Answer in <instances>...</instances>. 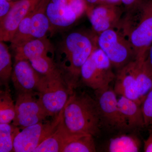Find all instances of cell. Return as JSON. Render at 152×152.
<instances>
[{
  "mask_svg": "<svg viewBox=\"0 0 152 152\" xmlns=\"http://www.w3.org/2000/svg\"><path fill=\"white\" fill-rule=\"evenodd\" d=\"M58 127L66 137L99 135L102 125L96 99L86 93H73L62 110Z\"/></svg>",
  "mask_w": 152,
  "mask_h": 152,
  "instance_id": "cell-1",
  "label": "cell"
},
{
  "mask_svg": "<svg viewBox=\"0 0 152 152\" xmlns=\"http://www.w3.org/2000/svg\"><path fill=\"white\" fill-rule=\"evenodd\" d=\"M97 38L91 34L76 31L68 34L58 45L56 64L73 89L80 78L82 66L99 48Z\"/></svg>",
  "mask_w": 152,
  "mask_h": 152,
  "instance_id": "cell-2",
  "label": "cell"
},
{
  "mask_svg": "<svg viewBox=\"0 0 152 152\" xmlns=\"http://www.w3.org/2000/svg\"><path fill=\"white\" fill-rule=\"evenodd\" d=\"M118 28L132 47L136 58L145 56L152 45V0L127 9Z\"/></svg>",
  "mask_w": 152,
  "mask_h": 152,
  "instance_id": "cell-3",
  "label": "cell"
},
{
  "mask_svg": "<svg viewBox=\"0 0 152 152\" xmlns=\"http://www.w3.org/2000/svg\"><path fill=\"white\" fill-rule=\"evenodd\" d=\"M36 92L39 101L49 117L57 116L73 93L59 69L42 75Z\"/></svg>",
  "mask_w": 152,
  "mask_h": 152,
  "instance_id": "cell-4",
  "label": "cell"
},
{
  "mask_svg": "<svg viewBox=\"0 0 152 152\" xmlns=\"http://www.w3.org/2000/svg\"><path fill=\"white\" fill-rule=\"evenodd\" d=\"M113 68L108 58L98 48L82 66L80 78L86 86L95 91L104 88L115 79Z\"/></svg>",
  "mask_w": 152,
  "mask_h": 152,
  "instance_id": "cell-5",
  "label": "cell"
},
{
  "mask_svg": "<svg viewBox=\"0 0 152 152\" xmlns=\"http://www.w3.org/2000/svg\"><path fill=\"white\" fill-rule=\"evenodd\" d=\"M97 43L117 71L136 58L132 47L119 30L110 29L99 34Z\"/></svg>",
  "mask_w": 152,
  "mask_h": 152,
  "instance_id": "cell-6",
  "label": "cell"
},
{
  "mask_svg": "<svg viewBox=\"0 0 152 152\" xmlns=\"http://www.w3.org/2000/svg\"><path fill=\"white\" fill-rule=\"evenodd\" d=\"M102 127L121 132L129 130L118 106L117 94L110 86L95 91Z\"/></svg>",
  "mask_w": 152,
  "mask_h": 152,
  "instance_id": "cell-7",
  "label": "cell"
},
{
  "mask_svg": "<svg viewBox=\"0 0 152 152\" xmlns=\"http://www.w3.org/2000/svg\"><path fill=\"white\" fill-rule=\"evenodd\" d=\"M36 95V91L18 93L12 121L14 126L23 129L44 121L49 117Z\"/></svg>",
  "mask_w": 152,
  "mask_h": 152,
  "instance_id": "cell-8",
  "label": "cell"
},
{
  "mask_svg": "<svg viewBox=\"0 0 152 152\" xmlns=\"http://www.w3.org/2000/svg\"><path fill=\"white\" fill-rule=\"evenodd\" d=\"M61 111L51 121L41 122L19 131L14 139L13 151L33 152L41 142L56 130L61 120Z\"/></svg>",
  "mask_w": 152,
  "mask_h": 152,
  "instance_id": "cell-9",
  "label": "cell"
},
{
  "mask_svg": "<svg viewBox=\"0 0 152 152\" xmlns=\"http://www.w3.org/2000/svg\"><path fill=\"white\" fill-rule=\"evenodd\" d=\"M86 12L93 30L99 34L106 30L118 28L122 18L121 9L108 3L88 7Z\"/></svg>",
  "mask_w": 152,
  "mask_h": 152,
  "instance_id": "cell-10",
  "label": "cell"
},
{
  "mask_svg": "<svg viewBox=\"0 0 152 152\" xmlns=\"http://www.w3.org/2000/svg\"><path fill=\"white\" fill-rule=\"evenodd\" d=\"M41 0H18L5 18L0 22V41L10 42L19 24L34 10Z\"/></svg>",
  "mask_w": 152,
  "mask_h": 152,
  "instance_id": "cell-11",
  "label": "cell"
},
{
  "mask_svg": "<svg viewBox=\"0 0 152 152\" xmlns=\"http://www.w3.org/2000/svg\"><path fill=\"white\" fill-rule=\"evenodd\" d=\"M136 59L117 71L114 90L117 95L124 96L142 105L136 80Z\"/></svg>",
  "mask_w": 152,
  "mask_h": 152,
  "instance_id": "cell-12",
  "label": "cell"
},
{
  "mask_svg": "<svg viewBox=\"0 0 152 152\" xmlns=\"http://www.w3.org/2000/svg\"><path fill=\"white\" fill-rule=\"evenodd\" d=\"M42 75L33 67L28 60L15 61L12 73V81L18 93L35 91Z\"/></svg>",
  "mask_w": 152,
  "mask_h": 152,
  "instance_id": "cell-13",
  "label": "cell"
},
{
  "mask_svg": "<svg viewBox=\"0 0 152 152\" xmlns=\"http://www.w3.org/2000/svg\"><path fill=\"white\" fill-rule=\"evenodd\" d=\"M15 61L28 60L42 56H53L55 49L48 39L46 37L35 39L13 49Z\"/></svg>",
  "mask_w": 152,
  "mask_h": 152,
  "instance_id": "cell-14",
  "label": "cell"
},
{
  "mask_svg": "<svg viewBox=\"0 0 152 152\" xmlns=\"http://www.w3.org/2000/svg\"><path fill=\"white\" fill-rule=\"evenodd\" d=\"M118 103L129 130L145 128L141 105L124 96H120Z\"/></svg>",
  "mask_w": 152,
  "mask_h": 152,
  "instance_id": "cell-15",
  "label": "cell"
},
{
  "mask_svg": "<svg viewBox=\"0 0 152 152\" xmlns=\"http://www.w3.org/2000/svg\"><path fill=\"white\" fill-rule=\"evenodd\" d=\"M46 14L50 23V31L53 28L60 29L69 27L78 19L68 6L64 8H59L51 1L47 6Z\"/></svg>",
  "mask_w": 152,
  "mask_h": 152,
  "instance_id": "cell-16",
  "label": "cell"
},
{
  "mask_svg": "<svg viewBox=\"0 0 152 152\" xmlns=\"http://www.w3.org/2000/svg\"><path fill=\"white\" fill-rule=\"evenodd\" d=\"M51 0H41L33 11L31 18V32L33 39L46 37L50 31V23L46 14L48 4Z\"/></svg>",
  "mask_w": 152,
  "mask_h": 152,
  "instance_id": "cell-17",
  "label": "cell"
},
{
  "mask_svg": "<svg viewBox=\"0 0 152 152\" xmlns=\"http://www.w3.org/2000/svg\"><path fill=\"white\" fill-rule=\"evenodd\" d=\"M141 145L140 140L135 134H121L110 139L104 150L109 152H139Z\"/></svg>",
  "mask_w": 152,
  "mask_h": 152,
  "instance_id": "cell-18",
  "label": "cell"
},
{
  "mask_svg": "<svg viewBox=\"0 0 152 152\" xmlns=\"http://www.w3.org/2000/svg\"><path fill=\"white\" fill-rule=\"evenodd\" d=\"M146 57V56L136 58L137 86L142 102L152 89V68Z\"/></svg>",
  "mask_w": 152,
  "mask_h": 152,
  "instance_id": "cell-19",
  "label": "cell"
},
{
  "mask_svg": "<svg viewBox=\"0 0 152 152\" xmlns=\"http://www.w3.org/2000/svg\"><path fill=\"white\" fill-rule=\"evenodd\" d=\"M94 137L90 134L67 137L65 140L61 152L96 151Z\"/></svg>",
  "mask_w": 152,
  "mask_h": 152,
  "instance_id": "cell-20",
  "label": "cell"
},
{
  "mask_svg": "<svg viewBox=\"0 0 152 152\" xmlns=\"http://www.w3.org/2000/svg\"><path fill=\"white\" fill-rule=\"evenodd\" d=\"M13 72L11 55L7 46L0 41V84L10 89L9 82Z\"/></svg>",
  "mask_w": 152,
  "mask_h": 152,
  "instance_id": "cell-21",
  "label": "cell"
},
{
  "mask_svg": "<svg viewBox=\"0 0 152 152\" xmlns=\"http://www.w3.org/2000/svg\"><path fill=\"white\" fill-rule=\"evenodd\" d=\"M15 115V104L10 89L0 91V124H10Z\"/></svg>",
  "mask_w": 152,
  "mask_h": 152,
  "instance_id": "cell-22",
  "label": "cell"
},
{
  "mask_svg": "<svg viewBox=\"0 0 152 152\" xmlns=\"http://www.w3.org/2000/svg\"><path fill=\"white\" fill-rule=\"evenodd\" d=\"M66 138V136L57 127L56 130L41 142L33 152H61Z\"/></svg>",
  "mask_w": 152,
  "mask_h": 152,
  "instance_id": "cell-23",
  "label": "cell"
},
{
  "mask_svg": "<svg viewBox=\"0 0 152 152\" xmlns=\"http://www.w3.org/2000/svg\"><path fill=\"white\" fill-rule=\"evenodd\" d=\"M33 12L27 16L19 24L10 41L12 49L34 39L31 32V18Z\"/></svg>",
  "mask_w": 152,
  "mask_h": 152,
  "instance_id": "cell-24",
  "label": "cell"
},
{
  "mask_svg": "<svg viewBox=\"0 0 152 152\" xmlns=\"http://www.w3.org/2000/svg\"><path fill=\"white\" fill-rule=\"evenodd\" d=\"M19 128L10 124H0V152L13 151L15 137Z\"/></svg>",
  "mask_w": 152,
  "mask_h": 152,
  "instance_id": "cell-25",
  "label": "cell"
},
{
  "mask_svg": "<svg viewBox=\"0 0 152 152\" xmlns=\"http://www.w3.org/2000/svg\"><path fill=\"white\" fill-rule=\"evenodd\" d=\"M29 61L34 69L42 75L51 73L58 69L51 56H42Z\"/></svg>",
  "mask_w": 152,
  "mask_h": 152,
  "instance_id": "cell-26",
  "label": "cell"
},
{
  "mask_svg": "<svg viewBox=\"0 0 152 152\" xmlns=\"http://www.w3.org/2000/svg\"><path fill=\"white\" fill-rule=\"evenodd\" d=\"M141 106L145 126L148 127L152 125V89L144 99Z\"/></svg>",
  "mask_w": 152,
  "mask_h": 152,
  "instance_id": "cell-27",
  "label": "cell"
},
{
  "mask_svg": "<svg viewBox=\"0 0 152 152\" xmlns=\"http://www.w3.org/2000/svg\"><path fill=\"white\" fill-rule=\"evenodd\" d=\"M67 6L75 12L78 18L86 12L88 8L86 0H67Z\"/></svg>",
  "mask_w": 152,
  "mask_h": 152,
  "instance_id": "cell-28",
  "label": "cell"
},
{
  "mask_svg": "<svg viewBox=\"0 0 152 152\" xmlns=\"http://www.w3.org/2000/svg\"><path fill=\"white\" fill-rule=\"evenodd\" d=\"M16 1L0 0V22L2 21L9 13Z\"/></svg>",
  "mask_w": 152,
  "mask_h": 152,
  "instance_id": "cell-29",
  "label": "cell"
},
{
  "mask_svg": "<svg viewBox=\"0 0 152 152\" xmlns=\"http://www.w3.org/2000/svg\"><path fill=\"white\" fill-rule=\"evenodd\" d=\"M148 127V137L144 141V151L145 152H152V125Z\"/></svg>",
  "mask_w": 152,
  "mask_h": 152,
  "instance_id": "cell-30",
  "label": "cell"
},
{
  "mask_svg": "<svg viewBox=\"0 0 152 152\" xmlns=\"http://www.w3.org/2000/svg\"><path fill=\"white\" fill-rule=\"evenodd\" d=\"M127 9L130 8L140 2L142 0H121Z\"/></svg>",
  "mask_w": 152,
  "mask_h": 152,
  "instance_id": "cell-31",
  "label": "cell"
},
{
  "mask_svg": "<svg viewBox=\"0 0 152 152\" xmlns=\"http://www.w3.org/2000/svg\"><path fill=\"white\" fill-rule=\"evenodd\" d=\"M51 1L59 8H65L67 6V0H51Z\"/></svg>",
  "mask_w": 152,
  "mask_h": 152,
  "instance_id": "cell-32",
  "label": "cell"
},
{
  "mask_svg": "<svg viewBox=\"0 0 152 152\" xmlns=\"http://www.w3.org/2000/svg\"><path fill=\"white\" fill-rule=\"evenodd\" d=\"M146 59L152 68V45L149 48L147 51Z\"/></svg>",
  "mask_w": 152,
  "mask_h": 152,
  "instance_id": "cell-33",
  "label": "cell"
},
{
  "mask_svg": "<svg viewBox=\"0 0 152 152\" xmlns=\"http://www.w3.org/2000/svg\"><path fill=\"white\" fill-rule=\"evenodd\" d=\"M86 1L88 6H89V5H91V6H89V7L94 6V5H98L99 4V0H86Z\"/></svg>",
  "mask_w": 152,
  "mask_h": 152,
  "instance_id": "cell-34",
  "label": "cell"
},
{
  "mask_svg": "<svg viewBox=\"0 0 152 152\" xmlns=\"http://www.w3.org/2000/svg\"><path fill=\"white\" fill-rule=\"evenodd\" d=\"M121 3V0H108V3L118 6Z\"/></svg>",
  "mask_w": 152,
  "mask_h": 152,
  "instance_id": "cell-35",
  "label": "cell"
},
{
  "mask_svg": "<svg viewBox=\"0 0 152 152\" xmlns=\"http://www.w3.org/2000/svg\"><path fill=\"white\" fill-rule=\"evenodd\" d=\"M108 0H99V4H106L108 3Z\"/></svg>",
  "mask_w": 152,
  "mask_h": 152,
  "instance_id": "cell-36",
  "label": "cell"
},
{
  "mask_svg": "<svg viewBox=\"0 0 152 152\" xmlns=\"http://www.w3.org/2000/svg\"><path fill=\"white\" fill-rule=\"evenodd\" d=\"M7 1H16L15 0H7Z\"/></svg>",
  "mask_w": 152,
  "mask_h": 152,
  "instance_id": "cell-37",
  "label": "cell"
}]
</instances>
